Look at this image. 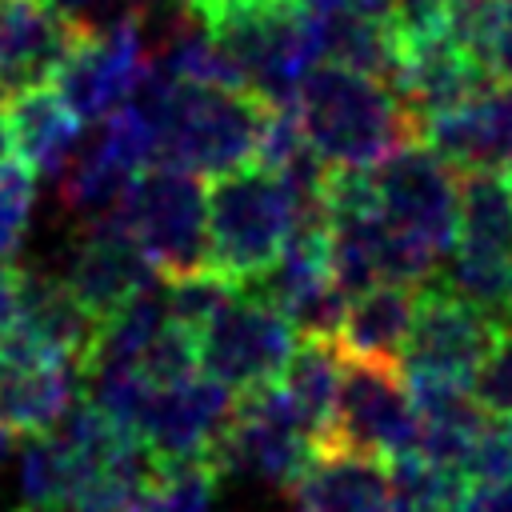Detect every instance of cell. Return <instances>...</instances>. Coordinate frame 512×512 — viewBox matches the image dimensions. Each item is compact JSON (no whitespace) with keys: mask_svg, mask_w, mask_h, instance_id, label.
I'll use <instances>...</instances> for the list:
<instances>
[{"mask_svg":"<svg viewBox=\"0 0 512 512\" xmlns=\"http://www.w3.org/2000/svg\"><path fill=\"white\" fill-rule=\"evenodd\" d=\"M208 208V268L228 284H252L284 248L304 204L284 176L264 164H240L204 188Z\"/></svg>","mask_w":512,"mask_h":512,"instance_id":"277c9868","label":"cell"},{"mask_svg":"<svg viewBox=\"0 0 512 512\" xmlns=\"http://www.w3.org/2000/svg\"><path fill=\"white\" fill-rule=\"evenodd\" d=\"M20 312V272L12 264H0V332L16 324Z\"/></svg>","mask_w":512,"mask_h":512,"instance_id":"836d02e7","label":"cell"},{"mask_svg":"<svg viewBox=\"0 0 512 512\" xmlns=\"http://www.w3.org/2000/svg\"><path fill=\"white\" fill-rule=\"evenodd\" d=\"M444 280L464 300L508 324L512 312V180L508 172H460L456 240Z\"/></svg>","mask_w":512,"mask_h":512,"instance_id":"8992f818","label":"cell"},{"mask_svg":"<svg viewBox=\"0 0 512 512\" xmlns=\"http://www.w3.org/2000/svg\"><path fill=\"white\" fill-rule=\"evenodd\" d=\"M316 452V436L288 408L276 384H260L232 400V416L216 440L212 468L216 476H244L268 488L288 492L308 456Z\"/></svg>","mask_w":512,"mask_h":512,"instance_id":"9c48e42d","label":"cell"},{"mask_svg":"<svg viewBox=\"0 0 512 512\" xmlns=\"http://www.w3.org/2000/svg\"><path fill=\"white\" fill-rule=\"evenodd\" d=\"M116 512H144V508H140V500H136V504H128V508H116Z\"/></svg>","mask_w":512,"mask_h":512,"instance_id":"74e56055","label":"cell"},{"mask_svg":"<svg viewBox=\"0 0 512 512\" xmlns=\"http://www.w3.org/2000/svg\"><path fill=\"white\" fill-rule=\"evenodd\" d=\"M296 340V328L272 300L252 288H232V296L196 328V368L232 392H248L280 376Z\"/></svg>","mask_w":512,"mask_h":512,"instance_id":"ba28073f","label":"cell"},{"mask_svg":"<svg viewBox=\"0 0 512 512\" xmlns=\"http://www.w3.org/2000/svg\"><path fill=\"white\" fill-rule=\"evenodd\" d=\"M468 492L460 468L436 464L420 452L392 456L388 468V504L392 512H456Z\"/></svg>","mask_w":512,"mask_h":512,"instance_id":"d4e9b609","label":"cell"},{"mask_svg":"<svg viewBox=\"0 0 512 512\" xmlns=\"http://www.w3.org/2000/svg\"><path fill=\"white\" fill-rule=\"evenodd\" d=\"M500 76L492 72L488 60H480L476 52L460 48L456 40H448L444 32L404 44L400 48V64L392 76V92L404 100V108L416 120V132L428 116L448 112L472 96H480L488 84H496Z\"/></svg>","mask_w":512,"mask_h":512,"instance_id":"e0dca14e","label":"cell"},{"mask_svg":"<svg viewBox=\"0 0 512 512\" xmlns=\"http://www.w3.org/2000/svg\"><path fill=\"white\" fill-rule=\"evenodd\" d=\"M308 148L328 168H372L400 144L416 140V120L392 84L320 60L288 100Z\"/></svg>","mask_w":512,"mask_h":512,"instance_id":"7a4b0ae2","label":"cell"},{"mask_svg":"<svg viewBox=\"0 0 512 512\" xmlns=\"http://www.w3.org/2000/svg\"><path fill=\"white\" fill-rule=\"evenodd\" d=\"M456 512H512V476L496 484H468Z\"/></svg>","mask_w":512,"mask_h":512,"instance_id":"1f68e13d","label":"cell"},{"mask_svg":"<svg viewBox=\"0 0 512 512\" xmlns=\"http://www.w3.org/2000/svg\"><path fill=\"white\" fill-rule=\"evenodd\" d=\"M492 68L500 80H512V0H504V16L492 40Z\"/></svg>","mask_w":512,"mask_h":512,"instance_id":"d6a6232c","label":"cell"},{"mask_svg":"<svg viewBox=\"0 0 512 512\" xmlns=\"http://www.w3.org/2000/svg\"><path fill=\"white\" fill-rule=\"evenodd\" d=\"M8 108V140L12 156L32 172L56 180L72 152L80 148L84 120L64 104V96L52 84H32L12 96H4Z\"/></svg>","mask_w":512,"mask_h":512,"instance_id":"ffe728a7","label":"cell"},{"mask_svg":"<svg viewBox=\"0 0 512 512\" xmlns=\"http://www.w3.org/2000/svg\"><path fill=\"white\" fill-rule=\"evenodd\" d=\"M8 456H12V432H8L4 424H0V464H4Z\"/></svg>","mask_w":512,"mask_h":512,"instance_id":"8d00e7d4","label":"cell"},{"mask_svg":"<svg viewBox=\"0 0 512 512\" xmlns=\"http://www.w3.org/2000/svg\"><path fill=\"white\" fill-rule=\"evenodd\" d=\"M232 400V388L196 368L184 380L144 392L132 420V440L152 464H212L216 440L232 416Z\"/></svg>","mask_w":512,"mask_h":512,"instance_id":"30bf717a","label":"cell"},{"mask_svg":"<svg viewBox=\"0 0 512 512\" xmlns=\"http://www.w3.org/2000/svg\"><path fill=\"white\" fill-rule=\"evenodd\" d=\"M320 16V48L328 64L392 80L400 64V36L384 12V0H348Z\"/></svg>","mask_w":512,"mask_h":512,"instance_id":"7402d4cb","label":"cell"},{"mask_svg":"<svg viewBox=\"0 0 512 512\" xmlns=\"http://www.w3.org/2000/svg\"><path fill=\"white\" fill-rule=\"evenodd\" d=\"M76 36L52 0H0V96L48 84Z\"/></svg>","mask_w":512,"mask_h":512,"instance_id":"ac0fdd59","label":"cell"},{"mask_svg":"<svg viewBox=\"0 0 512 512\" xmlns=\"http://www.w3.org/2000/svg\"><path fill=\"white\" fill-rule=\"evenodd\" d=\"M508 180H512V168H508Z\"/></svg>","mask_w":512,"mask_h":512,"instance_id":"60d3db41","label":"cell"},{"mask_svg":"<svg viewBox=\"0 0 512 512\" xmlns=\"http://www.w3.org/2000/svg\"><path fill=\"white\" fill-rule=\"evenodd\" d=\"M508 316H512V312H508Z\"/></svg>","mask_w":512,"mask_h":512,"instance_id":"b9f144b4","label":"cell"},{"mask_svg":"<svg viewBox=\"0 0 512 512\" xmlns=\"http://www.w3.org/2000/svg\"><path fill=\"white\" fill-rule=\"evenodd\" d=\"M12 328L28 332L32 340H40L80 364L96 336V316L68 292V284L60 276L20 272V312H16Z\"/></svg>","mask_w":512,"mask_h":512,"instance_id":"603a6c76","label":"cell"},{"mask_svg":"<svg viewBox=\"0 0 512 512\" xmlns=\"http://www.w3.org/2000/svg\"><path fill=\"white\" fill-rule=\"evenodd\" d=\"M116 220L152 260L156 276L176 280L208 268V208L196 172L168 164L144 168L128 184Z\"/></svg>","mask_w":512,"mask_h":512,"instance_id":"52a82bcc","label":"cell"},{"mask_svg":"<svg viewBox=\"0 0 512 512\" xmlns=\"http://www.w3.org/2000/svg\"><path fill=\"white\" fill-rule=\"evenodd\" d=\"M188 12L216 40L240 88L264 104H288L304 72L324 60L320 16L300 0H208Z\"/></svg>","mask_w":512,"mask_h":512,"instance_id":"3957f363","label":"cell"},{"mask_svg":"<svg viewBox=\"0 0 512 512\" xmlns=\"http://www.w3.org/2000/svg\"><path fill=\"white\" fill-rule=\"evenodd\" d=\"M76 32H104L124 20H144L160 0H52Z\"/></svg>","mask_w":512,"mask_h":512,"instance_id":"f546056e","label":"cell"},{"mask_svg":"<svg viewBox=\"0 0 512 512\" xmlns=\"http://www.w3.org/2000/svg\"><path fill=\"white\" fill-rule=\"evenodd\" d=\"M80 364L20 328L0 332V424L12 436H36L60 424L76 404Z\"/></svg>","mask_w":512,"mask_h":512,"instance_id":"5bb4252c","label":"cell"},{"mask_svg":"<svg viewBox=\"0 0 512 512\" xmlns=\"http://www.w3.org/2000/svg\"><path fill=\"white\" fill-rule=\"evenodd\" d=\"M416 292H420V284H396V280L352 292L344 304V316H340L336 348L348 360H372V364L400 368V348L412 328Z\"/></svg>","mask_w":512,"mask_h":512,"instance_id":"44dd1931","label":"cell"},{"mask_svg":"<svg viewBox=\"0 0 512 512\" xmlns=\"http://www.w3.org/2000/svg\"><path fill=\"white\" fill-rule=\"evenodd\" d=\"M476 404L492 416H512V328L504 324L500 336L492 340V348L484 352V360L476 364L472 380H468Z\"/></svg>","mask_w":512,"mask_h":512,"instance_id":"f1b7e54d","label":"cell"},{"mask_svg":"<svg viewBox=\"0 0 512 512\" xmlns=\"http://www.w3.org/2000/svg\"><path fill=\"white\" fill-rule=\"evenodd\" d=\"M500 16H504V0H444V36L492 64V40Z\"/></svg>","mask_w":512,"mask_h":512,"instance_id":"83f0119b","label":"cell"},{"mask_svg":"<svg viewBox=\"0 0 512 512\" xmlns=\"http://www.w3.org/2000/svg\"><path fill=\"white\" fill-rule=\"evenodd\" d=\"M292 512H392L388 468L380 456L316 444L300 476L288 484Z\"/></svg>","mask_w":512,"mask_h":512,"instance_id":"d6986e66","label":"cell"},{"mask_svg":"<svg viewBox=\"0 0 512 512\" xmlns=\"http://www.w3.org/2000/svg\"><path fill=\"white\" fill-rule=\"evenodd\" d=\"M384 12L400 36V48L444 32V0H384Z\"/></svg>","mask_w":512,"mask_h":512,"instance_id":"4dcf8cb0","label":"cell"},{"mask_svg":"<svg viewBox=\"0 0 512 512\" xmlns=\"http://www.w3.org/2000/svg\"><path fill=\"white\" fill-rule=\"evenodd\" d=\"M180 4H188V8H192V4H208V0H180Z\"/></svg>","mask_w":512,"mask_h":512,"instance_id":"ab89813d","label":"cell"},{"mask_svg":"<svg viewBox=\"0 0 512 512\" xmlns=\"http://www.w3.org/2000/svg\"><path fill=\"white\" fill-rule=\"evenodd\" d=\"M416 436H420V416L404 372L396 364L344 356L332 424L320 444H340L368 456H400V452H416Z\"/></svg>","mask_w":512,"mask_h":512,"instance_id":"8fae6325","label":"cell"},{"mask_svg":"<svg viewBox=\"0 0 512 512\" xmlns=\"http://www.w3.org/2000/svg\"><path fill=\"white\" fill-rule=\"evenodd\" d=\"M304 8H312V12H328V8H340V4H348V0H300Z\"/></svg>","mask_w":512,"mask_h":512,"instance_id":"d590c367","label":"cell"},{"mask_svg":"<svg viewBox=\"0 0 512 512\" xmlns=\"http://www.w3.org/2000/svg\"><path fill=\"white\" fill-rule=\"evenodd\" d=\"M372 200L408 256L412 272L432 280L436 264L452 252L456 240V212H460V172L444 164L424 140H408L388 152L380 164L368 168Z\"/></svg>","mask_w":512,"mask_h":512,"instance_id":"5b68a950","label":"cell"},{"mask_svg":"<svg viewBox=\"0 0 512 512\" xmlns=\"http://www.w3.org/2000/svg\"><path fill=\"white\" fill-rule=\"evenodd\" d=\"M12 160V140H8V108H4V96H0V168Z\"/></svg>","mask_w":512,"mask_h":512,"instance_id":"e575fe53","label":"cell"},{"mask_svg":"<svg viewBox=\"0 0 512 512\" xmlns=\"http://www.w3.org/2000/svg\"><path fill=\"white\" fill-rule=\"evenodd\" d=\"M460 472L468 484H496V480L512 476V416L484 412V420L460 460Z\"/></svg>","mask_w":512,"mask_h":512,"instance_id":"484cf974","label":"cell"},{"mask_svg":"<svg viewBox=\"0 0 512 512\" xmlns=\"http://www.w3.org/2000/svg\"><path fill=\"white\" fill-rule=\"evenodd\" d=\"M60 280L68 284V292L100 324L124 300H132L136 292L152 288L156 284V268L140 252V244L128 236V228L116 220V212H112V216H104V220L84 228V236L72 248V260H68Z\"/></svg>","mask_w":512,"mask_h":512,"instance_id":"2e32d148","label":"cell"},{"mask_svg":"<svg viewBox=\"0 0 512 512\" xmlns=\"http://www.w3.org/2000/svg\"><path fill=\"white\" fill-rule=\"evenodd\" d=\"M20 512H52V508H20Z\"/></svg>","mask_w":512,"mask_h":512,"instance_id":"f35d334b","label":"cell"},{"mask_svg":"<svg viewBox=\"0 0 512 512\" xmlns=\"http://www.w3.org/2000/svg\"><path fill=\"white\" fill-rule=\"evenodd\" d=\"M32 204H36V176L20 160H8L0 168V264L16 260L32 220Z\"/></svg>","mask_w":512,"mask_h":512,"instance_id":"4316f807","label":"cell"},{"mask_svg":"<svg viewBox=\"0 0 512 512\" xmlns=\"http://www.w3.org/2000/svg\"><path fill=\"white\" fill-rule=\"evenodd\" d=\"M340 372H344V352L336 348V340L300 336L296 348H292V356L284 360L280 376L272 380L280 388V396L288 400V408L316 436V444L328 436L336 392H340Z\"/></svg>","mask_w":512,"mask_h":512,"instance_id":"cb8c5ba5","label":"cell"},{"mask_svg":"<svg viewBox=\"0 0 512 512\" xmlns=\"http://www.w3.org/2000/svg\"><path fill=\"white\" fill-rule=\"evenodd\" d=\"M416 140H424L456 172H508L512 168V80H496L480 96L428 116Z\"/></svg>","mask_w":512,"mask_h":512,"instance_id":"9a60e30c","label":"cell"},{"mask_svg":"<svg viewBox=\"0 0 512 512\" xmlns=\"http://www.w3.org/2000/svg\"><path fill=\"white\" fill-rule=\"evenodd\" d=\"M156 132V164L220 176L256 156L268 104L248 88L172 80L156 64L132 92Z\"/></svg>","mask_w":512,"mask_h":512,"instance_id":"6da1fadb","label":"cell"},{"mask_svg":"<svg viewBox=\"0 0 512 512\" xmlns=\"http://www.w3.org/2000/svg\"><path fill=\"white\" fill-rule=\"evenodd\" d=\"M500 328L504 320H496L480 304L464 300L440 280H424L416 292L408 340L400 348V372L468 384Z\"/></svg>","mask_w":512,"mask_h":512,"instance_id":"7c38bea8","label":"cell"},{"mask_svg":"<svg viewBox=\"0 0 512 512\" xmlns=\"http://www.w3.org/2000/svg\"><path fill=\"white\" fill-rule=\"evenodd\" d=\"M148 68H152V56H148L144 28L140 20H124L104 32H80L48 84L64 96V104L80 120L96 124L132 100Z\"/></svg>","mask_w":512,"mask_h":512,"instance_id":"4fadbf2b","label":"cell"}]
</instances>
